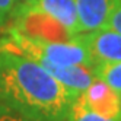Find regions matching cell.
Masks as SVG:
<instances>
[{"label": "cell", "instance_id": "obj_12", "mask_svg": "<svg viewBox=\"0 0 121 121\" xmlns=\"http://www.w3.org/2000/svg\"><path fill=\"white\" fill-rule=\"evenodd\" d=\"M105 28H109L112 31H117V32L121 34V3L115 7V10L111 13Z\"/></svg>", "mask_w": 121, "mask_h": 121}, {"label": "cell", "instance_id": "obj_3", "mask_svg": "<svg viewBox=\"0 0 121 121\" xmlns=\"http://www.w3.org/2000/svg\"><path fill=\"white\" fill-rule=\"evenodd\" d=\"M10 18L13 19V28L31 38H37L41 41L69 42L79 35V34L70 32L63 23L56 21L53 16L39 10L13 12Z\"/></svg>", "mask_w": 121, "mask_h": 121}, {"label": "cell", "instance_id": "obj_7", "mask_svg": "<svg viewBox=\"0 0 121 121\" xmlns=\"http://www.w3.org/2000/svg\"><path fill=\"white\" fill-rule=\"evenodd\" d=\"M80 32L105 28L111 13L121 0H74Z\"/></svg>", "mask_w": 121, "mask_h": 121}, {"label": "cell", "instance_id": "obj_5", "mask_svg": "<svg viewBox=\"0 0 121 121\" xmlns=\"http://www.w3.org/2000/svg\"><path fill=\"white\" fill-rule=\"evenodd\" d=\"M19 10L44 12L50 16H53L60 23H63L70 32L82 34L80 26H79V19H77L74 0H29V2H25V3L15 4L13 12H19Z\"/></svg>", "mask_w": 121, "mask_h": 121}, {"label": "cell", "instance_id": "obj_14", "mask_svg": "<svg viewBox=\"0 0 121 121\" xmlns=\"http://www.w3.org/2000/svg\"><path fill=\"white\" fill-rule=\"evenodd\" d=\"M120 96H121V95H120Z\"/></svg>", "mask_w": 121, "mask_h": 121}, {"label": "cell", "instance_id": "obj_9", "mask_svg": "<svg viewBox=\"0 0 121 121\" xmlns=\"http://www.w3.org/2000/svg\"><path fill=\"white\" fill-rule=\"evenodd\" d=\"M67 121H121V117L117 120H109L105 117H101L98 114L92 112L91 109H88L85 107V104L80 101V98L77 96L76 101L72 104L70 111L67 115Z\"/></svg>", "mask_w": 121, "mask_h": 121}, {"label": "cell", "instance_id": "obj_11", "mask_svg": "<svg viewBox=\"0 0 121 121\" xmlns=\"http://www.w3.org/2000/svg\"><path fill=\"white\" fill-rule=\"evenodd\" d=\"M15 4V0H0V26L4 25L6 21L12 16Z\"/></svg>", "mask_w": 121, "mask_h": 121}, {"label": "cell", "instance_id": "obj_13", "mask_svg": "<svg viewBox=\"0 0 121 121\" xmlns=\"http://www.w3.org/2000/svg\"><path fill=\"white\" fill-rule=\"evenodd\" d=\"M16 3H25V2H29V0H15Z\"/></svg>", "mask_w": 121, "mask_h": 121}, {"label": "cell", "instance_id": "obj_2", "mask_svg": "<svg viewBox=\"0 0 121 121\" xmlns=\"http://www.w3.org/2000/svg\"><path fill=\"white\" fill-rule=\"evenodd\" d=\"M0 51L23 56L29 60L42 57L60 66H85L92 69L95 64L80 34L69 42H50L31 38L9 26L4 37L0 38Z\"/></svg>", "mask_w": 121, "mask_h": 121}, {"label": "cell", "instance_id": "obj_10", "mask_svg": "<svg viewBox=\"0 0 121 121\" xmlns=\"http://www.w3.org/2000/svg\"><path fill=\"white\" fill-rule=\"evenodd\" d=\"M0 121H35L29 117H25L19 112L10 109L9 107L0 104Z\"/></svg>", "mask_w": 121, "mask_h": 121}, {"label": "cell", "instance_id": "obj_6", "mask_svg": "<svg viewBox=\"0 0 121 121\" xmlns=\"http://www.w3.org/2000/svg\"><path fill=\"white\" fill-rule=\"evenodd\" d=\"M93 61H121V34L109 28H99L80 34Z\"/></svg>", "mask_w": 121, "mask_h": 121}, {"label": "cell", "instance_id": "obj_8", "mask_svg": "<svg viewBox=\"0 0 121 121\" xmlns=\"http://www.w3.org/2000/svg\"><path fill=\"white\" fill-rule=\"evenodd\" d=\"M92 73L121 95V61H96Z\"/></svg>", "mask_w": 121, "mask_h": 121}, {"label": "cell", "instance_id": "obj_1", "mask_svg": "<svg viewBox=\"0 0 121 121\" xmlns=\"http://www.w3.org/2000/svg\"><path fill=\"white\" fill-rule=\"evenodd\" d=\"M32 60L0 51V104L35 121H67L79 96Z\"/></svg>", "mask_w": 121, "mask_h": 121}, {"label": "cell", "instance_id": "obj_4", "mask_svg": "<svg viewBox=\"0 0 121 121\" xmlns=\"http://www.w3.org/2000/svg\"><path fill=\"white\" fill-rule=\"evenodd\" d=\"M80 101L92 112L109 120L121 117V96L104 80L93 77L92 83L80 95Z\"/></svg>", "mask_w": 121, "mask_h": 121}]
</instances>
